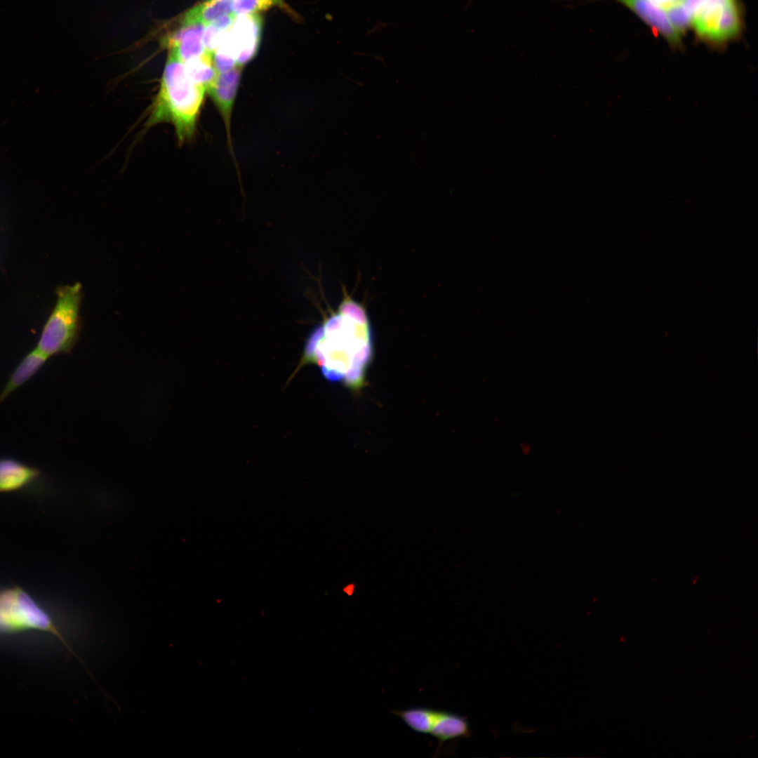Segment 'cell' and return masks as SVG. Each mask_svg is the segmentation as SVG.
<instances>
[{
	"label": "cell",
	"instance_id": "cell-1",
	"mask_svg": "<svg viewBox=\"0 0 758 758\" xmlns=\"http://www.w3.org/2000/svg\"><path fill=\"white\" fill-rule=\"evenodd\" d=\"M373 351V335L362 305L345 298L338 310L310 334L302 364L317 365L325 378L361 387Z\"/></svg>",
	"mask_w": 758,
	"mask_h": 758
},
{
	"label": "cell",
	"instance_id": "cell-2",
	"mask_svg": "<svg viewBox=\"0 0 758 758\" xmlns=\"http://www.w3.org/2000/svg\"><path fill=\"white\" fill-rule=\"evenodd\" d=\"M205 92L204 87L190 78L176 54L170 51L147 124L171 123L180 142L189 139L195 131Z\"/></svg>",
	"mask_w": 758,
	"mask_h": 758
},
{
	"label": "cell",
	"instance_id": "cell-3",
	"mask_svg": "<svg viewBox=\"0 0 758 758\" xmlns=\"http://www.w3.org/2000/svg\"><path fill=\"white\" fill-rule=\"evenodd\" d=\"M82 285L76 282L55 289L56 302L41 331L36 348L48 358L70 354L81 328L79 314Z\"/></svg>",
	"mask_w": 758,
	"mask_h": 758
},
{
	"label": "cell",
	"instance_id": "cell-4",
	"mask_svg": "<svg viewBox=\"0 0 758 758\" xmlns=\"http://www.w3.org/2000/svg\"><path fill=\"white\" fill-rule=\"evenodd\" d=\"M743 24L738 0H703L691 15V27L697 36L712 46L739 37Z\"/></svg>",
	"mask_w": 758,
	"mask_h": 758
},
{
	"label": "cell",
	"instance_id": "cell-5",
	"mask_svg": "<svg viewBox=\"0 0 758 758\" xmlns=\"http://www.w3.org/2000/svg\"><path fill=\"white\" fill-rule=\"evenodd\" d=\"M391 712L411 730L434 737L438 740L439 747L446 741L471 736L468 720L457 713L426 707L393 710Z\"/></svg>",
	"mask_w": 758,
	"mask_h": 758
},
{
	"label": "cell",
	"instance_id": "cell-6",
	"mask_svg": "<svg viewBox=\"0 0 758 758\" xmlns=\"http://www.w3.org/2000/svg\"><path fill=\"white\" fill-rule=\"evenodd\" d=\"M262 25V18L258 13L237 15L219 46L234 58L237 65L243 67L258 52Z\"/></svg>",
	"mask_w": 758,
	"mask_h": 758
},
{
	"label": "cell",
	"instance_id": "cell-7",
	"mask_svg": "<svg viewBox=\"0 0 758 758\" xmlns=\"http://www.w3.org/2000/svg\"><path fill=\"white\" fill-rule=\"evenodd\" d=\"M646 23L657 34L662 36L674 48L682 46L681 34L670 22L665 11L649 0H616Z\"/></svg>",
	"mask_w": 758,
	"mask_h": 758
},
{
	"label": "cell",
	"instance_id": "cell-8",
	"mask_svg": "<svg viewBox=\"0 0 758 758\" xmlns=\"http://www.w3.org/2000/svg\"><path fill=\"white\" fill-rule=\"evenodd\" d=\"M241 66L218 74L213 85L206 91L218 107L225 123L229 145H231L230 119L237 91L241 79Z\"/></svg>",
	"mask_w": 758,
	"mask_h": 758
},
{
	"label": "cell",
	"instance_id": "cell-9",
	"mask_svg": "<svg viewBox=\"0 0 758 758\" xmlns=\"http://www.w3.org/2000/svg\"><path fill=\"white\" fill-rule=\"evenodd\" d=\"M182 25L166 39L170 51L184 63L205 52L202 36L205 25L201 22L182 20Z\"/></svg>",
	"mask_w": 758,
	"mask_h": 758
},
{
	"label": "cell",
	"instance_id": "cell-10",
	"mask_svg": "<svg viewBox=\"0 0 758 758\" xmlns=\"http://www.w3.org/2000/svg\"><path fill=\"white\" fill-rule=\"evenodd\" d=\"M39 470L12 458L0 459V492L18 490L39 477Z\"/></svg>",
	"mask_w": 758,
	"mask_h": 758
},
{
	"label": "cell",
	"instance_id": "cell-11",
	"mask_svg": "<svg viewBox=\"0 0 758 758\" xmlns=\"http://www.w3.org/2000/svg\"><path fill=\"white\" fill-rule=\"evenodd\" d=\"M48 357L36 348L27 353L13 370L0 393V404L14 390L29 380L46 363Z\"/></svg>",
	"mask_w": 758,
	"mask_h": 758
},
{
	"label": "cell",
	"instance_id": "cell-12",
	"mask_svg": "<svg viewBox=\"0 0 758 758\" xmlns=\"http://www.w3.org/2000/svg\"><path fill=\"white\" fill-rule=\"evenodd\" d=\"M187 74L197 84L205 88L206 91L215 82L218 72L213 62V53L205 51L199 56L183 63Z\"/></svg>",
	"mask_w": 758,
	"mask_h": 758
},
{
	"label": "cell",
	"instance_id": "cell-13",
	"mask_svg": "<svg viewBox=\"0 0 758 758\" xmlns=\"http://www.w3.org/2000/svg\"><path fill=\"white\" fill-rule=\"evenodd\" d=\"M234 0H208L194 6L185 13L183 20L201 22L205 26L216 19L233 13Z\"/></svg>",
	"mask_w": 758,
	"mask_h": 758
},
{
	"label": "cell",
	"instance_id": "cell-14",
	"mask_svg": "<svg viewBox=\"0 0 758 758\" xmlns=\"http://www.w3.org/2000/svg\"><path fill=\"white\" fill-rule=\"evenodd\" d=\"M237 15H225L205 26L202 41L206 51L213 53L234 24Z\"/></svg>",
	"mask_w": 758,
	"mask_h": 758
},
{
	"label": "cell",
	"instance_id": "cell-15",
	"mask_svg": "<svg viewBox=\"0 0 758 758\" xmlns=\"http://www.w3.org/2000/svg\"><path fill=\"white\" fill-rule=\"evenodd\" d=\"M273 7H278L293 19L298 20V14L284 0H234L233 11L237 15L258 13Z\"/></svg>",
	"mask_w": 758,
	"mask_h": 758
},
{
	"label": "cell",
	"instance_id": "cell-16",
	"mask_svg": "<svg viewBox=\"0 0 758 758\" xmlns=\"http://www.w3.org/2000/svg\"><path fill=\"white\" fill-rule=\"evenodd\" d=\"M674 28L681 35L691 27V15L681 1L663 10Z\"/></svg>",
	"mask_w": 758,
	"mask_h": 758
},
{
	"label": "cell",
	"instance_id": "cell-17",
	"mask_svg": "<svg viewBox=\"0 0 758 758\" xmlns=\"http://www.w3.org/2000/svg\"><path fill=\"white\" fill-rule=\"evenodd\" d=\"M649 1L651 3H652L653 5H655L656 6H657V7H658V8L663 9V10H665L667 8H668L669 6H670L674 4H677V3L679 2V1H681L682 0H649Z\"/></svg>",
	"mask_w": 758,
	"mask_h": 758
},
{
	"label": "cell",
	"instance_id": "cell-18",
	"mask_svg": "<svg viewBox=\"0 0 758 758\" xmlns=\"http://www.w3.org/2000/svg\"><path fill=\"white\" fill-rule=\"evenodd\" d=\"M206 1H208V0H206Z\"/></svg>",
	"mask_w": 758,
	"mask_h": 758
}]
</instances>
